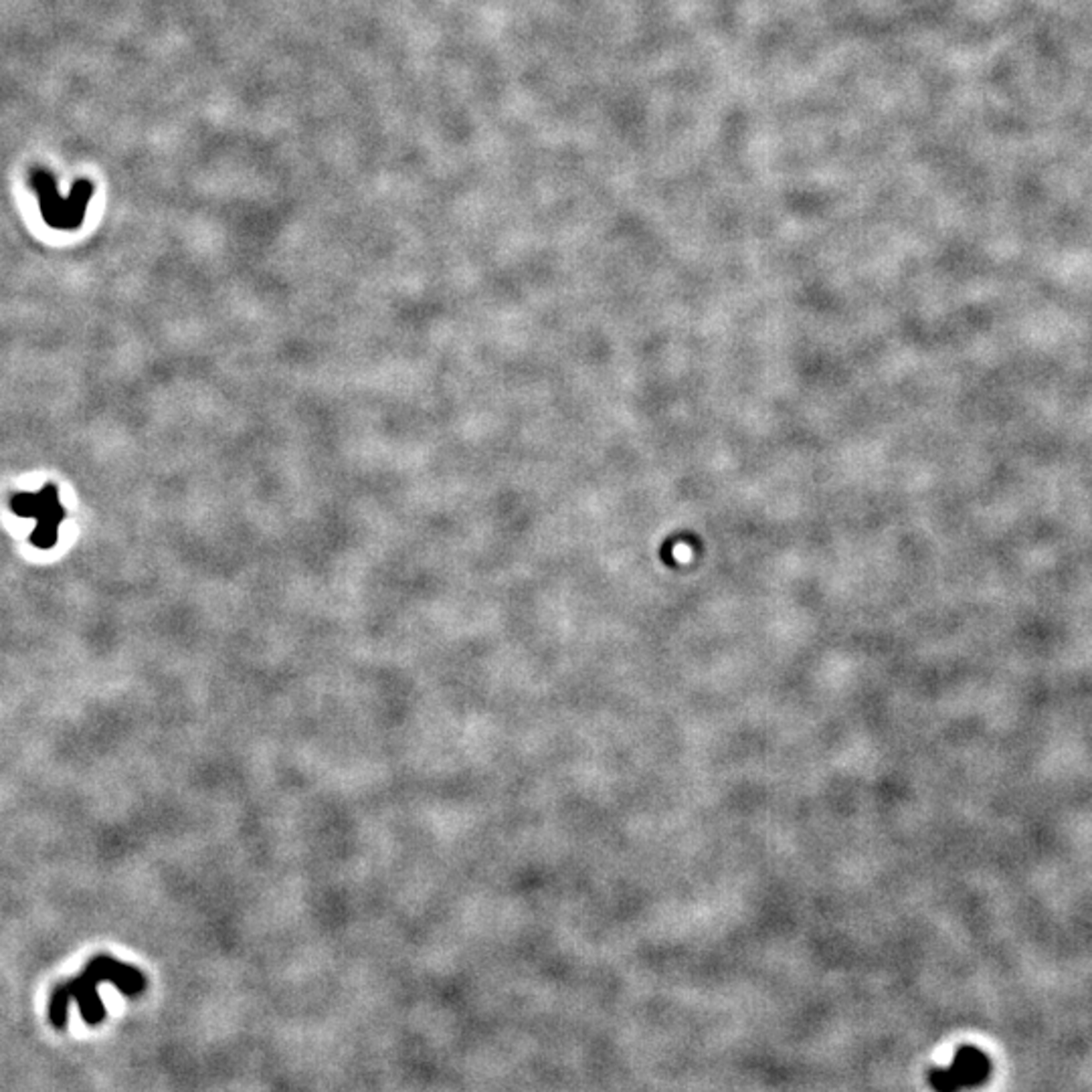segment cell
I'll return each mask as SVG.
<instances>
[{"mask_svg":"<svg viewBox=\"0 0 1092 1092\" xmlns=\"http://www.w3.org/2000/svg\"><path fill=\"white\" fill-rule=\"evenodd\" d=\"M11 508L16 516L35 520V530L31 535L33 546L49 550L57 545L59 526L66 520V508L61 506L59 490L53 484H47L36 492L13 495Z\"/></svg>","mask_w":1092,"mask_h":1092,"instance_id":"obj_3","label":"cell"},{"mask_svg":"<svg viewBox=\"0 0 1092 1092\" xmlns=\"http://www.w3.org/2000/svg\"><path fill=\"white\" fill-rule=\"evenodd\" d=\"M31 189L39 199L43 221L59 231H73L84 223L87 205L94 195V185L89 180H77L69 197L63 199L57 190V180L45 168H35L31 172Z\"/></svg>","mask_w":1092,"mask_h":1092,"instance_id":"obj_2","label":"cell"},{"mask_svg":"<svg viewBox=\"0 0 1092 1092\" xmlns=\"http://www.w3.org/2000/svg\"><path fill=\"white\" fill-rule=\"evenodd\" d=\"M99 984H112L114 987L120 989L124 995L136 997L144 991L146 977L138 967L117 961L112 955H97L87 963L84 973H79L76 979H69L66 984H59L53 989L49 999L51 1024L57 1027V1030L66 1027L71 1002H77L81 1017H84L86 1024H102L107 1012L102 997L97 994Z\"/></svg>","mask_w":1092,"mask_h":1092,"instance_id":"obj_1","label":"cell"},{"mask_svg":"<svg viewBox=\"0 0 1092 1092\" xmlns=\"http://www.w3.org/2000/svg\"><path fill=\"white\" fill-rule=\"evenodd\" d=\"M989 1070V1060L984 1052L973 1048V1046H963L957 1052L953 1066L949 1070L929 1072V1082L937 1090L975 1087L987 1080Z\"/></svg>","mask_w":1092,"mask_h":1092,"instance_id":"obj_4","label":"cell"}]
</instances>
